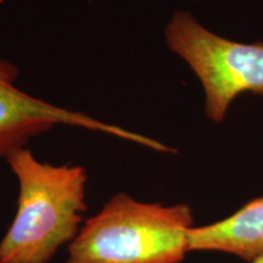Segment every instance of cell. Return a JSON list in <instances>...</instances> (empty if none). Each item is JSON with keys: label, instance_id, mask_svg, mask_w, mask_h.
I'll use <instances>...</instances> for the list:
<instances>
[{"label": "cell", "instance_id": "1", "mask_svg": "<svg viewBox=\"0 0 263 263\" xmlns=\"http://www.w3.org/2000/svg\"><path fill=\"white\" fill-rule=\"evenodd\" d=\"M5 160L18 182V199L0 240V263H48L82 228L87 172L77 164L43 162L28 147Z\"/></svg>", "mask_w": 263, "mask_h": 263}, {"label": "cell", "instance_id": "2", "mask_svg": "<svg viewBox=\"0 0 263 263\" xmlns=\"http://www.w3.org/2000/svg\"><path fill=\"white\" fill-rule=\"evenodd\" d=\"M193 210L118 193L84 222L66 263H180L189 251Z\"/></svg>", "mask_w": 263, "mask_h": 263}, {"label": "cell", "instance_id": "3", "mask_svg": "<svg viewBox=\"0 0 263 263\" xmlns=\"http://www.w3.org/2000/svg\"><path fill=\"white\" fill-rule=\"evenodd\" d=\"M167 47L183 59L201 82L205 114L224 120L238 95L263 94V43L229 41L203 27L193 14L177 11L164 29Z\"/></svg>", "mask_w": 263, "mask_h": 263}, {"label": "cell", "instance_id": "4", "mask_svg": "<svg viewBox=\"0 0 263 263\" xmlns=\"http://www.w3.org/2000/svg\"><path fill=\"white\" fill-rule=\"evenodd\" d=\"M18 74L14 62L0 58V159L27 147L33 138L58 126L95 130L159 153L166 151L164 144L143 134L32 97L17 87Z\"/></svg>", "mask_w": 263, "mask_h": 263}, {"label": "cell", "instance_id": "5", "mask_svg": "<svg viewBox=\"0 0 263 263\" xmlns=\"http://www.w3.org/2000/svg\"><path fill=\"white\" fill-rule=\"evenodd\" d=\"M189 251H218L252 263L263 256V196L252 200L228 218L188 234Z\"/></svg>", "mask_w": 263, "mask_h": 263}, {"label": "cell", "instance_id": "6", "mask_svg": "<svg viewBox=\"0 0 263 263\" xmlns=\"http://www.w3.org/2000/svg\"><path fill=\"white\" fill-rule=\"evenodd\" d=\"M252 263H263V256L261 258H258V259H256V261H254Z\"/></svg>", "mask_w": 263, "mask_h": 263}]
</instances>
